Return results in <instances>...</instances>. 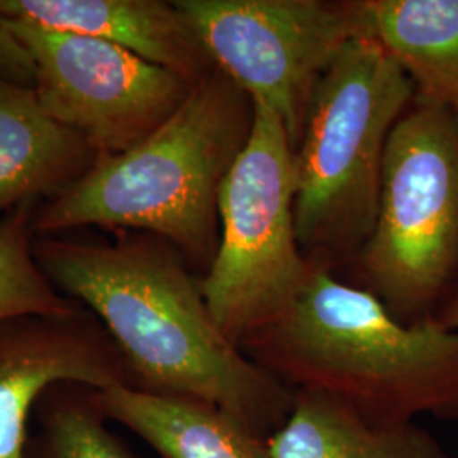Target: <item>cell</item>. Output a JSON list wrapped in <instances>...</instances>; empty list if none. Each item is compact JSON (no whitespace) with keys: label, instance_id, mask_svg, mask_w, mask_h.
<instances>
[{"label":"cell","instance_id":"5bb4252c","mask_svg":"<svg viewBox=\"0 0 458 458\" xmlns=\"http://www.w3.org/2000/svg\"><path fill=\"white\" fill-rule=\"evenodd\" d=\"M367 34L401 65L416 96L458 113V0H361Z\"/></svg>","mask_w":458,"mask_h":458},{"label":"cell","instance_id":"e0dca14e","mask_svg":"<svg viewBox=\"0 0 458 458\" xmlns=\"http://www.w3.org/2000/svg\"><path fill=\"white\" fill-rule=\"evenodd\" d=\"M0 79L31 87L36 83V64L30 49L17 38L7 17L0 14Z\"/></svg>","mask_w":458,"mask_h":458},{"label":"cell","instance_id":"7a4b0ae2","mask_svg":"<svg viewBox=\"0 0 458 458\" xmlns=\"http://www.w3.org/2000/svg\"><path fill=\"white\" fill-rule=\"evenodd\" d=\"M284 384L327 394L367 421H458V329L403 323L361 287L316 267L304 291L240 344Z\"/></svg>","mask_w":458,"mask_h":458},{"label":"cell","instance_id":"277c9868","mask_svg":"<svg viewBox=\"0 0 458 458\" xmlns=\"http://www.w3.org/2000/svg\"><path fill=\"white\" fill-rule=\"evenodd\" d=\"M416 96L376 38L353 39L312 92L294 148L295 229L310 262L359 255L376 221L384 155Z\"/></svg>","mask_w":458,"mask_h":458},{"label":"cell","instance_id":"9a60e30c","mask_svg":"<svg viewBox=\"0 0 458 458\" xmlns=\"http://www.w3.org/2000/svg\"><path fill=\"white\" fill-rule=\"evenodd\" d=\"M98 391L79 382H58L39 397L26 458H136L107 429Z\"/></svg>","mask_w":458,"mask_h":458},{"label":"cell","instance_id":"52a82bcc","mask_svg":"<svg viewBox=\"0 0 458 458\" xmlns=\"http://www.w3.org/2000/svg\"><path fill=\"white\" fill-rule=\"evenodd\" d=\"M214 66L282 119L295 148L327 66L367 34L360 2L177 0Z\"/></svg>","mask_w":458,"mask_h":458},{"label":"cell","instance_id":"2e32d148","mask_svg":"<svg viewBox=\"0 0 458 458\" xmlns=\"http://www.w3.org/2000/svg\"><path fill=\"white\" fill-rule=\"evenodd\" d=\"M28 200L0 216V321L31 314H66L79 302L62 294L34 255V214Z\"/></svg>","mask_w":458,"mask_h":458},{"label":"cell","instance_id":"5b68a950","mask_svg":"<svg viewBox=\"0 0 458 458\" xmlns=\"http://www.w3.org/2000/svg\"><path fill=\"white\" fill-rule=\"evenodd\" d=\"M365 291L403 323L431 318L458 276V113L414 98L387 141Z\"/></svg>","mask_w":458,"mask_h":458},{"label":"cell","instance_id":"3957f363","mask_svg":"<svg viewBox=\"0 0 458 458\" xmlns=\"http://www.w3.org/2000/svg\"><path fill=\"white\" fill-rule=\"evenodd\" d=\"M253 123V98L216 68L157 131L98 157L79 181L43 200L36 236L82 226L149 233L208 270L219 242L217 194Z\"/></svg>","mask_w":458,"mask_h":458},{"label":"cell","instance_id":"9c48e42d","mask_svg":"<svg viewBox=\"0 0 458 458\" xmlns=\"http://www.w3.org/2000/svg\"><path fill=\"white\" fill-rule=\"evenodd\" d=\"M58 382L134 387L121 350L82 304L0 321V458H26L36 403Z\"/></svg>","mask_w":458,"mask_h":458},{"label":"cell","instance_id":"ba28073f","mask_svg":"<svg viewBox=\"0 0 458 458\" xmlns=\"http://www.w3.org/2000/svg\"><path fill=\"white\" fill-rule=\"evenodd\" d=\"M11 30L36 64L34 90L53 119L102 155H119L157 131L194 83L128 49L14 19Z\"/></svg>","mask_w":458,"mask_h":458},{"label":"cell","instance_id":"7c38bea8","mask_svg":"<svg viewBox=\"0 0 458 458\" xmlns=\"http://www.w3.org/2000/svg\"><path fill=\"white\" fill-rule=\"evenodd\" d=\"M109 421L147 442L160 458H274L268 443L211 403L109 387L98 391Z\"/></svg>","mask_w":458,"mask_h":458},{"label":"cell","instance_id":"ac0fdd59","mask_svg":"<svg viewBox=\"0 0 458 458\" xmlns=\"http://www.w3.org/2000/svg\"><path fill=\"white\" fill-rule=\"evenodd\" d=\"M433 316L445 327L458 329V282L454 293L448 294L442 308H438Z\"/></svg>","mask_w":458,"mask_h":458},{"label":"cell","instance_id":"8992f818","mask_svg":"<svg viewBox=\"0 0 458 458\" xmlns=\"http://www.w3.org/2000/svg\"><path fill=\"white\" fill-rule=\"evenodd\" d=\"M294 200V147L282 119L255 102L250 140L217 194V250L199 278L217 327L238 346L285 311L318 267L299 245Z\"/></svg>","mask_w":458,"mask_h":458},{"label":"cell","instance_id":"6da1fadb","mask_svg":"<svg viewBox=\"0 0 458 458\" xmlns=\"http://www.w3.org/2000/svg\"><path fill=\"white\" fill-rule=\"evenodd\" d=\"M34 255L51 284L107 329L134 389L211 403L265 440L285 425L294 389L221 331L168 242L140 231L115 242L39 234Z\"/></svg>","mask_w":458,"mask_h":458},{"label":"cell","instance_id":"4fadbf2b","mask_svg":"<svg viewBox=\"0 0 458 458\" xmlns=\"http://www.w3.org/2000/svg\"><path fill=\"white\" fill-rule=\"evenodd\" d=\"M274 458H448L425 428L374 425L338 399L316 391H295L285 425L272 435Z\"/></svg>","mask_w":458,"mask_h":458},{"label":"cell","instance_id":"30bf717a","mask_svg":"<svg viewBox=\"0 0 458 458\" xmlns=\"http://www.w3.org/2000/svg\"><path fill=\"white\" fill-rule=\"evenodd\" d=\"M0 14L113 43L194 85L216 70L192 24L175 2L0 0Z\"/></svg>","mask_w":458,"mask_h":458},{"label":"cell","instance_id":"8fae6325","mask_svg":"<svg viewBox=\"0 0 458 458\" xmlns=\"http://www.w3.org/2000/svg\"><path fill=\"white\" fill-rule=\"evenodd\" d=\"M98 157L82 134L47 113L34 89L0 79V216L60 194Z\"/></svg>","mask_w":458,"mask_h":458}]
</instances>
